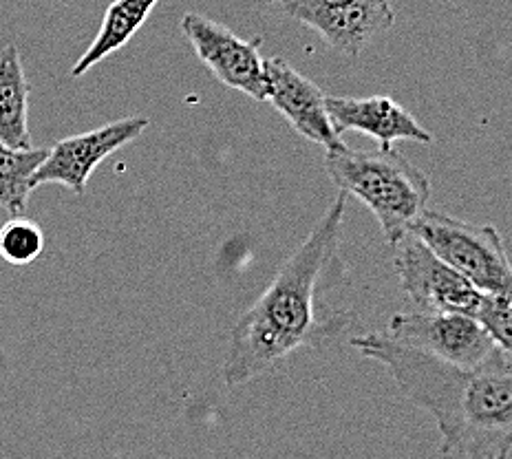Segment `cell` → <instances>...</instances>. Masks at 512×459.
I'll list each match as a JSON object with an SVG mask.
<instances>
[{
    "label": "cell",
    "instance_id": "cell-1",
    "mask_svg": "<svg viewBox=\"0 0 512 459\" xmlns=\"http://www.w3.org/2000/svg\"><path fill=\"white\" fill-rule=\"evenodd\" d=\"M347 212V195L338 192L334 204L309 237L283 263L268 290L232 327L223 382L228 387L250 382L279 365L298 349L318 347L345 334L351 314H318V298L338 279L340 234Z\"/></svg>",
    "mask_w": 512,
    "mask_h": 459
},
{
    "label": "cell",
    "instance_id": "cell-2",
    "mask_svg": "<svg viewBox=\"0 0 512 459\" xmlns=\"http://www.w3.org/2000/svg\"><path fill=\"white\" fill-rule=\"evenodd\" d=\"M362 356L387 367L404 396L429 411L444 457L501 459L512 451V354L497 349L477 367H460L396 343L387 334L351 338Z\"/></svg>",
    "mask_w": 512,
    "mask_h": 459
},
{
    "label": "cell",
    "instance_id": "cell-3",
    "mask_svg": "<svg viewBox=\"0 0 512 459\" xmlns=\"http://www.w3.org/2000/svg\"><path fill=\"white\" fill-rule=\"evenodd\" d=\"M325 168L340 192L376 215L389 245L409 232L431 195L429 177L393 148L354 151L343 144L327 151Z\"/></svg>",
    "mask_w": 512,
    "mask_h": 459
},
{
    "label": "cell",
    "instance_id": "cell-4",
    "mask_svg": "<svg viewBox=\"0 0 512 459\" xmlns=\"http://www.w3.org/2000/svg\"><path fill=\"white\" fill-rule=\"evenodd\" d=\"M409 230L479 292L512 301V263L495 226H475L424 208Z\"/></svg>",
    "mask_w": 512,
    "mask_h": 459
},
{
    "label": "cell",
    "instance_id": "cell-5",
    "mask_svg": "<svg viewBox=\"0 0 512 459\" xmlns=\"http://www.w3.org/2000/svg\"><path fill=\"white\" fill-rule=\"evenodd\" d=\"M387 336L460 367L482 365L499 349L477 318L440 309L396 314L389 320Z\"/></svg>",
    "mask_w": 512,
    "mask_h": 459
},
{
    "label": "cell",
    "instance_id": "cell-6",
    "mask_svg": "<svg viewBox=\"0 0 512 459\" xmlns=\"http://www.w3.org/2000/svg\"><path fill=\"white\" fill-rule=\"evenodd\" d=\"M393 263L400 276L402 290L420 309L460 312L475 316L479 303L486 296L464 276L442 261L418 234L411 230L391 245Z\"/></svg>",
    "mask_w": 512,
    "mask_h": 459
},
{
    "label": "cell",
    "instance_id": "cell-7",
    "mask_svg": "<svg viewBox=\"0 0 512 459\" xmlns=\"http://www.w3.org/2000/svg\"><path fill=\"white\" fill-rule=\"evenodd\" d=\"M281 12L314 29L347 58H356L373 38L396 23L389 0H281Z\"/></svg>",
    "mask_w": 512,
    "mask_h": 459
},
{
    "label": "cell",
    "instance_id": "cell-8",
    "mask_svg": "<svg viewBox=\"0 0 512 459\" xmlns=\"http://www.w3.org/2000/svg\"><path fill=\"white\" fill-rule=\"evenodd\" d=\"M181 31L195 49L199 60L215 73L219 82L250 98L268 100V76L261 56L263 38H239L234 31L201 14L181 18Z\"/></svg>",
    "mask_w": 512,
    "mask_h": 459
},
{
    "label": "cell",
    "instance_id": "cell-9",
    "mask_svg": "<svg viewBox=\"0 0 512 459\" xmlns=\"http://www.w3.org/2000/svg\"><path fill=\"white\" fill-rule=\"evenodd\" d=\"M148 128L146 117H126L89 133L64 137L56 146L49 148L45 162L31 177V186L62 184L76 195H84L89 177L106 157L120 151L122 146L137 140Z\"/></svg>",
    "mask_w": 512,
    "mask_h": 459
},
{
    "label": "cell",
    "instance_id": "cell-10",
    "mask_svg": "<svg viewBox=\"0 0 512 459\" xmlns=\"http://www.w3.org/2000/svg\"><path fill=\"white\" fill-rule=\"evenodd\" d=\"M265 76H268V100L298 135L325 146V151L343 146L327 113V95L318 89V84L307 80L283 58H265Z\"/></svg>",
    "mask_w": 512,
    "mask_h": 459
},
{
    "label": "cell",
    "instance_id": "cell-11",
    "mask_svg": "<svg viewBox=\"0 0 512 459\" xmlns=\"http://www.w3.org/2000/svg\"><path fill=\"white\" fill-rule=\"evenodd\" d=\"M327 113L338 135L360 131L376 137L380 148H391L393 142L411 140L431 144L433 135L422 128L415 117L387 95L373 98H334L327 95Z\"/></svg>",
    "mask_w": 512,
    "mask_h": 459
},
{
    "label": "cell",
    "instance_id": "cell-12",
    "mask_svg": "<svg viewBox=\"0 0 512 459\" xmlns=\"http://www.w3.org/2000/svg\"><path fill=\"white\" fill-rule=\"evenodd\" d=\"M0 144L31 148L29 82L16 45L0 51Z\"/></svg>",
    "mask_w": 512,
    "mask_h": 459
},
{
    "label": "cell",
    "instance_id": "cell-13",
    "mask_svg": "<svg viewBox=\"0 0 512 459\" xmlns=\"http://www.w3.org/2000/svg\"><path fill=\"white\" fill-rule=\"evenodd\" d=\"M157 3L159 0H113L106 7L98 36H95L89 49L82 53V58L73 64L71 78H82L95 64L128 45V40L142 29L148 16L153 14Z\"/></svg>",
    "mask_w": 512,
    "mask_h": 459
},
{
    "label": "cell",
    "instance_id": "cell-14",
    "mask_svg": "<svg viewBox=\"0 0 512 459\" xmlns=\"http://www.w3.org/2000/svg\"><path fill=\"white\" fill-rule=\"evenodd\" d=\"M49 155V148H9L0 144V206L12 215H23L34 177L40 164Z\"/></svg>",
    "mask_w": 512,
    "mask_h": 459
},
{
    "label": "cell",
    "instance_id": "cell-15",
    "mask_svg": "<svg viewBox=\"0 0 512 459\" xmlns=\"http://www.w3.org/2000/svg\"><path fill=\"white\" fill-rule=\"evenodd\" d=\"M45 248V234L36 221L14 215L0 228V256L12 265H27L36 261Z\"/></svg>",
    "mask_w": 512,
    "mask_h": 459
},
{
    "label": "cell",
    "instance_id": "cell-16",
    "mask_svg": "<svg viewBox=\"0 0 512 459\" xmlns=\"http://www.w3.org/2000/svg\"><path fill=\"white\" fill-rule=\"evenodd\" d=\"M490 338L512 354V301L501 296H484L475 316Z\"/></svg>",
    "mask_w": 512,
    "mask_h": 459
},
{
    "label": "cell",
    "instance_id": "cell-17",
    "mask_svg": "<svg viewBox=\"0 0 512 459\" xmlns=\"http://www.w3.org/2000/svg\"><path fill=\"white\" fill-rule=\"evenodd\" d=\"M261 3H276V0H261Z\"/></svg>",
    "mask_w": 512,
    "mask_h": 459
}]
</instances>
